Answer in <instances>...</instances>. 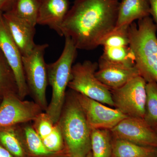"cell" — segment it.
Returning <instances> with one entry per match:
<instances>
[{"label":"cell","mask_w":157,"mask_h":157,"mask_svg":"<svg viewBox=\"0 0 157 157\" xmlns=\"http://www.w3.org/2000/svg\"><path fill=\"white\" fill-rule=\"evenodd\" d=\"M119 3V0H76L62 24V36L70 37L77 49H95L115 28Z\"/></svg>","instance_id":"cell-1"},{"label":"cell","mask_w":157,"mask_h":157,"mask_svg":"<svg viewBox=\"0 0 157 157\" xmlns=\"http://www.w3.org/2000/svg\"><path fill=\"white\" fill-rule=\"evenodd\" d=\"M57 123L61 130L69 157H86L91 151L92 130L72 90L67 93Z\"/></svg>","instance_id":"cell-2"},{"label":"cell","mask_w":157,"mask_h":157,"mask_svg":"<svg viewBox=\"0 0 157 157\" xmlns=\"http://www.w3.org/2000/svg\"><path fill=\"white\" fill-rule=\"evenodd\" d=\"M157 28L151 16L138 20L128 27L129 46L140 76L147 82L157 83Z\"/></svg>","instance_id":"cell-3"},{"label":"cell","mask_w":157,"mask_h":157,"mask_svg":"<svg viewBox=\"0 0 157 157\" xmlns=\"http://www.w3.org/2000/svg\"><path fill=\"white\" fill-rule=\"evenodd\" d=\"M65 38L64 47L60 56L56 61L47 64L48 84L51 86L52 95L45 112L54 124L58 121L64 104L66 90L77 54V48L72 39L69 37Z\"/></svg>","instance_id":"cell-4"},{"label":"cell","mask_w":157,"mask_h":157,"mask_svg":"<svg viewBox=\"0 0 157 157\" xmlns=\"http://www.w3.org/2000/svg\"><path fill=\"white\" fill-rule=\"evenodd\" d=\"M98 69V63L90 60L73 65L68 87L87 98L114 107L111 90L96 77Z\"/></svg>","instance_id":"cell-5"},{"label":"cell","mask_w":157,"mask_h":157,"mask_svg":"<svg viewBox=\"0 0 157 157\" xmlns=\"http://www.w3.org/2000/svg\"><path fill=\"white\" fill-rule=\"evenodd\" d=\"M48 44L36 45L32 53L22 56V63L26 81L29 94L34 101L45 111L48 107L46 88L48 84L47 64L44 59Z\"/></svg>","instance_id":"cell-6"},{"label":"cell","mask_w":157,"mask_h":157,"mask_svg":"<svg viewBox=\"0 0 157 157\" xmlns=\"http://www.w3.org/2000/svg\"><path fill=\"white\" fill-rule=\"evenodd\" d=\"M146 83L139 75L123 86L111 90L114 107L127 117L144 118Z\"/></svg>","instance_id":"cell-7"},{"label":"cell","mask_w":157,"mask_h":157,"mask_svg":"<svg viewBox=\"0 0 157 157\" xmlns=\"http://www.w3.org/2000/svg\"><path fill=\"white\" fill-rule=\"evenodd\" d=\"M43 111L35 101L21 100L18 94L5 96L0 103V128L33 121Z\"/></svg>","instance_id":"cell-8"},{"label":"cell","mask_w":157,"mask_h":157,"mask_svg":"<svg viewBox=\"0 0 157 157\" xmlns=\"http://www.w3.org/2000/svg\"><path fill=\"white\" fill-rule=\"evenodd\" d=\"M73 92L92 130H110L121 121L128 117L116 108L107 107L101 102Z\"/></svg>","instance_id":"cell-9"},{"label":"cell","mask_w":157,"mask_h":157,"mask_svg":"<svg viewBox=\"0 0 157 157\" xmlns=\"http://www.w3.org/2000/svg\"><path fill=\"white\" fill-rule=\"evenodd\" d=\"M113 137L142 146L157 147V134L143 118H125L110 130Z\"/></svg>","instance_id":"cell-10"},{"label":"cell","mask_w":157,"mask_h":157,"mask_svg":"<svg viewBox=\"0 0 157 157\" xmlns=\"http://www.w3.org/2000/svg\"><path fill=\"white\" fill-rule=\"evenodd\" d=\"M0 49L14 73L18 95L21 100L29 94L22 63V56L6 26L0 11Z\"/></svg>","instance_id":"cell-11"},{"label":"cell","mask_w":157,"mask_h":157,"mask_svg":"<svg viewBox=\"0 0 157 157\" xmlns=\"http://www.w3.org/2000/svg\"><path fill=\"white\" fill-rule=\"evenodd\" d=\"M95 75L99 81L112 90L123 86L140 73L135 65L115 63L100 58Z\"/></svg>","instance_id":"cell-12"},{"label":"cell","mask_w":157,"mask_h":157,"mask_svg":"<svg viewBox=\"0 0 157 157\" xmlns=\"http://www.w3.org/2000/svg\"><path fill=\"white\" fill-rule=\"evenodd\" d=\"M3 17L6 26L22 56L30 54L36 45L34 40L36 26L17 17L10 11L3 13Z\"/></svg>","instance_id":"cell-13"},{"label":"cell","mask_w":157,"mask_h":157,"mask_svg":"<svg viewBox=\"0 0 157 157\" xmlns=\"http://www.w3.org/2000/svg\"><path fill=\"white\" fill-rule=\"evenodd\" d=\"M69 10V0H39L37 24L47 26L62 36L61 28Z\"/></svg>","instance_id":"cell-14"},{"label":"cell","mask_w":157,"mask_h":157,"mask_svg":"<svg viewBox=\"0 0 157 157\" xmlns=\"http://www.w3.org/2000/svg\"><path fill=\"white\" fill-rule=\"evenodd\" d=\"M148 16H150L148 0H121L115 28L129 26L135 21Z\"/></svg>","instance_id":"cell-15"},{"label":"cell","mask_w":157,"mask_h":157,"mask_svg":"<svg viewBox=\"0 0 157 157\" xmlns=\"http://www.w3.org/2000/svg\"><path fill=\"white\" fill-rule=\"evenodd\" d=\"M111 157H157V147L142 146L113 137Z\"/></svg>","instance_id":"cell-16"},{"label":"cell","mask_w":157,"mask_h":157,"mask_svg":"<svg viewBox=\"0 0 157 157\" xmlns=\"http://www.w3.org/2000/svg\"><path fill=\"white\" fill-rule=\"evenodd\" d=\"M113 136L110 130H92L91 152L92 157H111Z\"/></svg>","instance_id":"cell-17"},{"label":"cell","mask_w":157,"mask_h":157,"mask_svg":"<svg viewBox=\"0 0 157 157\" xmlns=\"http://www.w3.org/2000/svg\"><path fill=\"white\" fill-rule=\"evenodd\" d=\"M0 144L15 157L25 156L17 125L0 128Z\"/></svg>","instance_id":"cell-18"},{"label":"cell","mask_w":157,"mask_h":157,"mask_svg":"<svg viewBox=\"0 0 157 157\" xmlns=\"http://www.w3.org/2000/svg\"><path fill=\"white\" fill-rule=\"evenodd\" d=\"M18 128L21 136L24 139L28 149L32 154L37 156H47L53 154L45 147L33 125L28 124L23 127L21 124L18 125Z\"/></svg>","instance_id":"cell-19"},{"label":"cell","mask_w":157,"mask_h":157,"mask_svg":"<svg viewBox=\"0 0 157 157\" xmlns=\"http://www.w3.org/2000/svg\"><path fill=\"white\" fill-rule=\"evenodd\" d=\"M11 94H18L14 73L0 49V98Z\"/></svg>","instance_id":"cell-20"},{"label":"cell","mask_w":157,"mask_h":157,"mask_svg":"<svg viewBox=\"0 0 157 157\" xmlns=\"http://www.w3.org/2000/svg\"><path fill=\"white\" fill-rule=\"evenodd\" d=\"M39 6V0H15L9 11L36 26Z\"/></svg>","instance_id":"cell-21"},{"label":"cell","mask_w":157,"mask_h":157,"mask_svg":"<svg viewBox=\"0 0 157 157\" xmlns=\"http://www.w3.org/2000/svg\"><path fill=\"white\" fill-rule=\"evenodd\" d=\"M103 48V53L101 57L103 59L115 63L135 65V56L129 45Z\"/></svg>","instance_id":"cell-22"},{"label":"cell","mask_w":157,"mask_h":157,"mask_svg":"<svg viewBox=\"0 0 157 157\" xmlns=\"http://www.w3.org/2000/svg\"><path fill=\"white\" fill-rule=\"evenodd\" d=\"M146 100L144 120L149 125L157 126V83L147 82Z\"/></svg>","instance_id":"cell-23"},{"label":"cell","mask_w":157,"mask_h":157,"mask_svg":"<svg viewBox=\"0 0 157 157\" xmlns=\"http://www.w3.org/2000/svg\"><path fill=\"white\" fill-rule=\"evenodd\" d=\"M129 26L115 28L104 39L101 43V46L103 47L129 46Z\"/></svg>","instance_id":"cell-24"},{"label":"cell","mask_w":157,"mask_h":157,"mask_svg":"<svg viewBox=\"0 0 157 157\" xmlns=\"http://www.w3.org/2000/svg\"><path fill=\"white\" fill-rule=\"evenodd\" d=\"M42 141L46 149L52 153L61 150L65 142L61 130L58 123L55 124L53 131L51 134L42 139Z\"/></svg>","instance_id":"cell-25"},{"label":"cell","mask_w":157,"mask_h":157,"mask_svg":"<svg viewBox=\"0 0 157 157\" xmlns=\"http://www.w3.org/2000/svg\"><path fill=\"white\" fill-rule=\"evenodd\" d=\"M33 121L34 130L42 140L53 131L55 124L45 112L40 113Z\"/></svg>","instance_id":"cell-26"},{"label":"cell","mask_w":157,"mask_h":157,"mask_svg":"<svg viewBox=\"0 0 157 157\" xmlns=\"http://www.w3.org/2000/svg\"><path fill=\"white\" fill-rule=\"evenodd\" d=\"M148 2L150 7V16L157 28V0H148Z\"/></svg>","instance_id":"cell-27"},{"label":"cell","mask_w":157,"mask_h":157,"mask_svg":"<svg viewBox=\"0 0 157 157\" xmlns=\"http://www.w3.org/2000/svg\"><path fill=\"white\" fill-rule=\"evenodd\" d=\"M15 0H0V11L3 13L11 10Z\"/></svg>","instance_id":"cell-28"},{"label":"cell","mask_w":157,"mask_h":157,"mask_svg":"<svg viewBox=\"0 0 157 157\" xmlns=\"http://www.w3.org/2000/svg\"><path fill=\"white\" fill-rule=\"evenodd\" d=\"M86 157H92V155L91 152H90L88 154V155L86 156Z\"/></svg>","instance_id":"cell-29"},{"label":"cell","mask_w":157,"mask_h":157,"mask_svg":"<svg viewBox=\"0 0 157 157\" xmlns=\"http://www.w3.org/2000/svg\"><path fill=\"white\" fill-rule=\"evenodd\" d=\"M154 129H155V131L156 132V133L157 134V126L154 127V128H153Z\"/></svg>","instance_id":"cell-30"},{"label":"cell","mask_w":157,"mask_h":157,"mask_svg":"<svg viewBox=\"0 0 157 157\" xmlns=\"http://www.w3.org/2000/svg\"><path fill=\"white\" fill-rule=\"evenodd\" d=\"M2 101V99L1 98H0V103H1V101Z\"/></svg>","instance_id":"cell-31"},{"label":"cell","mask_w":157,"mask_h":157,"mask_svg":"<svg viewBox=\"0 0 157 157\" xmlns=\"http://www.w3.org/2000/svg\"></svg>","instance_id":"cell-32"}]
</instances>
